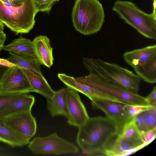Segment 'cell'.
<instances>
[{"mask_svg": "<svg viewBox=\"0 0 156 156\" xmlns=\"http://www.w3.org/2000/svg\"><path fill=\"white\" fill-rule=\"evenodd\" d=\"M78 128L76 142L83 153L89 155H104L106 147L119 132L110 119L101 116L89 117Z\"/></svg>", "mask_w": 156, "mask_h": 156, "instance_id": "1", "label": "cell"}, {"mask_svg": "<svg viewBox=\"0 0 156 156\" xmlns=\"http://www.w3.org/2000/svg\"><path fill=\"white\" fill-rule=\"evenodd\" d=\"M82 62L89 74L119 86L129 92L138 94L141 79L133 72L99 58L83 57Z\"/></svg>", "mask_w": 156, "mask_h": 156, "instance_id": "2", "label": "cell"}, {"mask_svg": "<svg viewBox=\"0 0 156 156\" xmlns=\"http://www.w3.org/2000/svg\"><path fill=\"white\" fill-rule=\"evenodd\" d=\"M8 7L0 0V21L16 34L28 33L33 28L37 14L33 0H10Z\"/></svg>", "mask_w": 156, "mask_h": 156, "instance_id": "3", "label": "cell"}, {"mask_svg": "<svg viewBox=\"0 0 156 156\" xmlns=\"http://www.w3.org/2000/svg\"><path fill=\"white\" fill-rule=\"evenodd\" d=\"M72 16L76 29L85 35L98 32L105 21L103 8L98 0H76Z\"/></svg>", "mask_w": 156, "mask_h": 156, "instance_id": "4", "label": "cell"}, {"mask_svg": "<svg viewBox=\"0 0 156 156\" xmlns=\"http://www.w3.org/2000/svg\"><path fill=\"white\" fill-rule=\"evenodd\" d=\"M112 10L125 23L145 37L156 39V16L139 9L133 2L118 0L114 3Z\"/></svg>", "mask_w": 156, "mask_h": 156, "instance_id": "5", "label": "cell"}, {"mask_svg": "<svg viewBox=\"0 0 156 156\" xmlns=\"http://www.w3.org/2000/svg\"><path fill=\"white\" fill-rule=\"evenodd\" d=\"M123 58L140 79L149 83H156V44L126 51Z\"/></svg>", "mask_w": 156, "mask_h": 156, "instance_id": "6", "label": "cell"}, {"mask_svg": "<svg viewBox=\"0 0 156 156\" xmlns=\"http://www.w3.org/2000/svg\"><path fill=\"white\" fill-rule=\"evenodd\" d=\"M75 79L126 104L151 105L145 98L138 94L129 92L119 86L101 80L91 74Z\"/></svg>", "mask_w": 156, "mask_h": 156, "instance_id": "7", "label": "cell"}, {"mask_svg": "<svg viewBox=\"0 0 156 156\" xmlns=\"http://www.w3.org/2000/svg\"><path fill=\"white\" fill-rule=\"evenodd\" d=\"M28 147L34 154L62 155L78 152V147L73 143L54 133L46 137H37L29 143Z\"/></svg>", "mask_w": 156, "mask_h": 156, "instance_id": "8", "label": "cell"}, {"mask_svg": "<svg viewBox=\"0 0 156 156\" xmlns=\"http://www.w3.org/2000/svg\"><path fill=\"white\" fill-rule=\"evenodd\" d=\"M31 92V88L22 69L16 65L8 67L0 79V94Z\"/></svg>", "mask_w": 156, "mask_h": 156, "instance_id": "9", "label": "cell"}, {"mask_svg": "<svg viewBox=\"0 0 156 156\" xmlns=\"http://www.w3.org/2000/svg\"><path fill=\"white\" fill-rule=\"evenodd\" d=\"M94 109L101 110L117 126L118 133L124 126L131 120L125 111L124 107L126 104L115 100L99 98L90 99Z\"/></svg>", "mask_w": 156, "mask_h": 156, "instance_id": "10", "label": "cell"}, {"mask_svg": "<svg viewBox=\"0 0 156 156\" xmlns=\"http://www.w3.org/2000/svg\"><path fill=\"white\" fill-rule=\"evenodd\" d=\"M0 119L5 124L29 141L36 133V122L31 110L1 117Z\"/></svg>", "mask_w": 156, "mask_h": 156, "instance_id": "11", "label": "cell"}, {"mask_svg": "<svg viewBox=\"0 0 156 156\" xmlns=\"http://www.w3.org/2000/svg\"><path fill=\"white\" fill-rule=\"evenodd\" d=\"M65 98L68 113L67 122L78 127L82 126L89 117L78 92L67 87Z\"/></svg>", "mask_w": 156, "mask_h": 156, "instance_id": "12", "label": "cell"}, {"mask_svg": "<svg viewBox=\"0 0 156 156\" xmlns=\"http://www.w3.org/2000/svg\"><path fill=\"white\" fill-rule=\"evenodd\" d=\"M142 140L124 137L118 134L109 142L105 149L104 155H129L147 146Z\"/></svg>", "mask_w": 156, "mask_h": 156, "instance_id": "13", "label": "cell"}, {"mask_svg": "<svg viewBox=\"0 0 156 156\" xmlns=\"http://www.w3.org/2000/svg\"><path fill=\"white\" fill-rule=\"evenodd\" d=\"M57 76L67 87L83 94L90 99L96 97L117 101L106 93L76 80L75 77L69 76L65 73H59Z\"/></svg>", "mask_w": 156, "mask_h": 156, "instance_id": "14", "label": "cell"}, {"mask_svg": "<svg viewBox=\"0 0 156 156\" xmlns=\"http://www.w3.org/2000/svg\"><path fill=\"white\" fill-rule=\"evenodd\" d=\"M32 42L36 57L41 65L50 68L53 64L54 58L49 39L46 36L40 35L36 37Z\"/></svg>", "mask_w": 156, "mask_h": 156, "instance_id": "15", "label": "cell"}, {"mask_svg": "<svg viewBox=\"0 0 156 156\" xmlns=\"http://www.w3.org/2000/svg\"><path fill=\"white\" fill-rule=\"evenodd\" d=\"M21 68L30 84L31 92L38 93L46 98L52 97L55 91L51 88L41 72Z\"/></svg>", "mask_w": 156, "mask_h": 156, "instance_id": "16", "label": "cell"}, {"mask_svg": "<svg viewBox=\"0 0 156 156\" xmlns=\"http://www.w3.org/2000/svg\"><path fill=\"white\" fill-rule=\"evenodd\" d=\"M3 49L21 56L36 57L32 41L23 37L22 35L4 45Z\"/></svg>", "mask_w": 156, "mask_h": 156, "instance_id": "17", "label": "cell"}, {"mask_svg": "<svg viewBox=\"0 0 156 156\" xmlns=\"http://www.w3.org/2000/svg\"><path fill=\"white\" fill-rule=\"evenodd\" d=\"M66 87L54 91L51 97L46 98L47 109L52 116L62 115L66 118L68 116L65 94Z\"/></svg>", "mask_w": 156, "mask_h": 156, "instance_id": "18", "label": "cell"}, {"mask_svg": "<svg viewBox=\"0 0 156 156\" xmlns=\"http://www.w3.org/2000/svg\"><path fill=\"white\" fill-rule=\"evenodd\" d=\"M34 102V97L28 93L24 97L0 110V118L31 110Z\"/></svg>", "mask_w": 156, "mask_h": 156, "instance_id": "19", "label": "cell"}, {"mask_svg": "<svg viewBox=\"0 0 156 156\" xmlns=\"http://www.w3.org/2000/svg\"><path fill=\"white\" fill-rule=\"evenodd\" d=\"M0 141L12 147L22 146L30 142L5 124L0 119Z\"/></svg>", "mask_w": 156, "mask_h": 156, "instance_id": "20", "label": "cell"}, {"mask_svg": "<svg viewBox=\"0 0 156 156\" xmlns=\"http://www.w3.org/2000/svg\"><path fill=\"white\" fill-rule=\"evenodd\" d=\"M9 52V55L6 59L15 65L31 71L41 72V65L36 57H22Z\"/></svg>", "mask_w": 156, "mask_h": 156, "instance_id": "21", "label": "cell"}, {"mask_svg": "<svg viewBox=\"0 0 156 156\" xmlns=\"http://www.w3.org/2000/svg\"><path fill=\"white\" fill-rule=\"evenodd\" d=\"M29 93L0 94V110L26 96Z\"/></svg>", "mask_w": 156, "mask_h": 156, "instance_id": "22", "label": "cell"}, {"mask_svg": "<svg viewBox=\"0 0 156 156\" xmlns=\"http://www.w3.org/2000/svg\"><path fill=\"white\" fill-rule=\"evenodd\" d=\"M155 107H156L151 105L126 104L124 108L129 117L132 119L140 113Z\"/></svg>", "mask_w": 156, "mask_h": 156, "instance_id": "23", "label": "cell"}, {"mask_svg": "<svg viewBox=\"0 0 156 156\" xmlns=\"http://www.w3.org/2000/svg\"><path fill=\"white\" fill-rule=\"evenodd\" d=\"M156 107L144 112L146 132L156 129Z\"/></svg>", "mask_w": 156, "mask_h": 156, "instance_id": "24", "label": "cell"}, {"mask_svg": "<svg viewBox=\"0 0 156 156\" xmlns=\"http://www.w3.org/2000/svg\"><path fill=\"white\" fill-rule=\"evenodd\" d=\"M37 13L39 12H49L56 0H33Z\"/></svg>", "mask_w": 156, "mask_h": 156, "instance_id": "25", "label": "cell"}, {"mask_svg": "<svg viewBox=\"0 0 156 156\" xmlns=\"http://www.w3.org/2000/svg\"><path fill=\"white\" fill-rule=\"evenodd\" d=\"M144 112L133 118L134 124L141 133L146 132Z\"/></svg>", "mask_w": 156, "mask_h": 156, "instance_id": "26", "label": "cell"}, {"mask_svg": "<svg viewBox=\"0 0 156 156\" xmlns=\"http://www.w3.org/2000/svg\"><path fill=\"white\" fill-rule=\"evenodd\" d=\"M142 135L144 143L147 145L155 138L156 129L144 132L142 133Z\"/></svg>", "mask_w": 156, "mask_h": 156, "instance_id": "27", "label": "cell"}, {"mask_svg": "<svg viewBox=\"0 0 156 156\" xmlns=\"http://www.w3.org/2000/svg\"><path fill=\"white\" fill-rule=\"evenodd\" d=\"M145 98L151 105L156 107V87L155 86L153 87L151 92Z\"/></svg>", "mask_w": 156, "mask_h": 156, "instance_id": "28", "label": "cell"}, {"mask_svg": "<svg viewBox=\"0 0 156 156\" xmlns=\"http://www.w3.org/2000/svg\"><path fill=\"white\" fill-rule=\"evenodd\" d=\"M6 38V35L3 31L0 33V52L3 49Z\"/></svg>", "mask_w": 156, "mask_h": 156, "instance_id": "29", "label": "cell"}, {"mask_svg": "<svg viewBox=\"0 0 156 156\" xmlns=\"http://www.w3.org/2000/svg\"><path fill=\"white\" fill-rule=\"evenodd\" d=\"M0 65L8 67L15 66L6 59H5L2 58H0Z\"/></svg>", "mask_w": 156, "mask_h": 156, "instance_id": "30", "label": "cell"}, {"mask_svg": "<svg viewBox=\"0 0 156 156\" xmlns=\"http://www.w3.org/2000/svg\"><path fill=\"white\" fill-rule=\"evenodd\" d=\"M153 10L152 13L156 16V0H152Z\"/></svg>", "mask_w": 156, "mask_h": 156, "instance_id": "31", "label": "cell"}, {"mask_svg": "<svg viewBox=\"0 0 156 156\" xmlns=\"http://www.w3.org/2000/svg\"><path fill=\"white\" fill-rule=\"evenodd\" d=\"M8 67L0 65V79L4 71L7 69Z\"/></svg>", "mask_w": 156, "mask_h": 156, "instance_id": "32", "label": "cell"}, {"mask_svg": "<svg viewBox=\"0 0 156 156\" xmlns=\"http://www.w3.org/2000/svg\"><path fill=\"white\" fill-rule=\"evenodd\" d=\"M4 26L5 24L0 21V33L3 31Z\"/></svg>", "mask_w": 156, "mask_h": 156, "instance_id": "33", "label": "cell"}, {"mask_svg": "<svg viewBox=\"0 0 156 156\" xmlns=\"http://www.w3.org/2000/svg\"><path fill=\"white\" fill-rule=\"evenodd\" d=\"M56 0V1H59V0Z\"/></svg>", "mask_w": 156, "mask_h": 156, "instance_id": "34", "label": "cell"}, {"mask_svg": "<svg viewBox=\"0 0 156 156\" xmlns=\"http://www.w3.org/2000/svg\"></svg>", "mask_w": 156, "mask_h": 156, "instance_id": "35", "label": "cell"}]
</instances>
